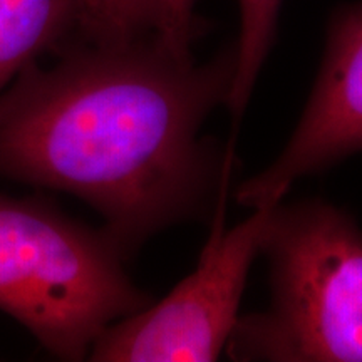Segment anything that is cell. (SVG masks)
I'll return each instance as SVG.
<instances>
[{
  "instance_id": "cell-1",
  "label": "cell",
  "mask_w": 362,
  "mask_h": 362,
  "mask_svg": "<svg viewBox=\"0 0 362 362\" xmlns=\"http://www.w3.org/2000/svg\"><path fill=\"white\" fill-rule=\"evenodd\" d=\"M233 69L235 49L197 66L155 35L66 45L0 94V176L86 202L128 255L200 214L232 176V155L200 129Z\"/></svg>"
},
{
  "instance_id": "cell-2",
  "label": "cell",
  "mask_w": 362,
  "mask_h": 362,
  "mask_svg": "<svg viewBox=\"0 0 362 362\" xmlns=\"http://www.w3.org/2000/svg\"><path fill=\"white\" fill-rule=\"evenodd\" d=\"M124 259L104 228L40 197L0 193V310L57 359H88L104 330L149 304Z\"/></svg>"
},
{
  "instance_id": "cell-3",
  "label": "cell",
  "mask_w": 362,
  "mask_h": 362,
  "mask_svg": "<svg viewBox=\"0 0 362 362\" xmlns=\"http://www.w3.org/2000/svg\"><path fill=\"white\" fill-rule=\"evenodd\" d=\"M262 252L272 302L240 317L225 349L235 361L362 362V230L322 200L277 203Z\"/></svg>"
},
{
  "instance_id": "cell-4",
  "label": "cell",
  "mask_w": 362,
  "mask_h": 362,
  "mask_svg": "<svg viewBox=\"0 0 362 362\" xmlns=\"http://www.w3.org/2000/svg\"><path fill=\"white\" fill-rule=\"evenodd\" d=\"M230 180L216 198L210 235L194 270L163 300L110 325L94 342L89 361L208 362L221 356L240 319L248 272L262 252L275 206L255 208L247 220L226 230Z\"/></svg>"
},
{
  "instance_id": "cell-5",
  "label": "cell",
  "mask_w": 362,
  "mask_h": 362,
  "mask_svg": "<svg viewBox=\"0 0 362 362\" xmlns=\"http://www.w3.org/2000/svg\"><path fill=\"white\" fill-rule=\"evenodd\" d=\"M362 151V2L330 22L319 76L287 146L269 168L243 181L238 205H277L304 176Z\"/></svg>"
},
{
  "instance_id": "cell-6",
  "label": "cell",
  "mask_w": 362,
  "mask_h": 362,
  "mask_svg": "<svg viewBox=\"0 0 362 362\" xmlns=\"http://www.w3.org/2000/svg\"><path fill=\"white\" fill-rule=\"evenodd\" d=\"M78 34L76 0H0V94L27 66Z\"/></svg>"
},
{
  "instance_id": "cell-7",
  "label": "cell",
  "mask_w": 362,
  "mask_h": 362,
  "mask_svg": "<svg viewBox=\"0 0 362 362\" xmlns=\"http://www.w3.org/2000/svg\"><path fill=\"white\" fill-rule=\"evenodd\" d=\"M240 37L235 47V69L226 106L240 119L255 88L262 66L274 44L282 0H238Z\"/></svg>"
},
{
  "instance_id": "cell-8",
  "label": "cell",
  "mask_w": 362,
  "mask_h": 362,
  "mask_svg": "<svg viewBox=\"0 0 362 362\" xmlns=\"http://www.w3.org/2000/svg\"><path fill=\"white\" fill-rule=\"evenodd\" d=\"M78 34L93 44H124L156 34L161 0H76Z\"/></svg>"
},
{
  "instance_id": "cell-9",
  "label": "cell",
  "mask_w": 362,
  "mask_h": 362,
  "mask_svg": "<svg viewBox=\"0 0 362 362\" xmlns=\"http://www.w3.org/2000/svg\"><path fill=\"white\" fill-rule=\"evenodd\" d=\"M194 4L197 0H161V21L155 39L175 57L193 59L192 45L200 33Z\"/></svg>"
}]
</instances>
